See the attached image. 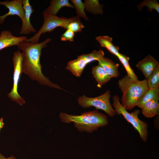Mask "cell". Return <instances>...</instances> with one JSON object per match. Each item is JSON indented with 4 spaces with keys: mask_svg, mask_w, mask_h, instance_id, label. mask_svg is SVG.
Wrapping results in <instances>:
<instances>
[{
    "mask_svg": "<svg viewBox=\"0 0 159 159\" xmlns=\"http://www.w3.org/2000/svg\"><path fill=\"white\" fill-rule=\"evenodd\" d=\"M112 100V105L116 113L118 115H122L138 132L142 140L146 142L148 136V125L146 122L139 118L138 116L140 111L139 110H136L130 113L122 105L120 102V98L118 96H113Z\"/></svg>",
    "mask_w": 159,
    "mask_h": 159,
    "instance_id": "4",
    "label": "cell"
},
{
    "mask_svg": "<svg viewBox=\"0 0 159 159\" xmlns=\"http://www.w3.org/2000/svg\"><path fill=\"white\" fill-rule=\"evenodd\" d=\"M44 22L42 26L38 32L33 36L27 39L25 42L34 43H39V40L42 34L46 32H51L56 28L60 27L67 29L68 24L74 20L77 16L69 18L59 17L47 14L44 11L43 12Z\"/></svg>",
    "mask_w": 159,
    "mask_h": 159,
    "instance_id": "5",
    "label": "cell"
},
{
    "mask_svg": "<svg viewBox=\"0 0 159 159\" xmlns=\"http://www.w3.org/2000/svg\"><path fill=\"white\" fill-rule=\"evenodd\" d=\"M0 159H16V158L14 156L11 155L8 158H6L0 153Z\"/></svg>",
    "mask_w": 159,
    "mask_h": 159,
    "instance_id": "27",
    "label": "cell"
},
{
    "mask_svg": "<svg viewBox=\"0 0 159 159\" xmlns=\"http://www.w3.org/2000/svg\"><path fill=\"white\" fill-rule=\"evenodd\" d=\"M51 40V39L49 38L40 43L24 41L17 45L18 48L22 51V72L41 85L65 91L58 85L52 82L42 72V65L40 63V57L42 49L47 47V44Z\"/></svg>",
    "mask_w": 159,
    "mask_h": 159,
    "instance_id": "1",
    "label": "cell"
},
{
    "mask_svg": "<svg viewBox=\"0 0 159 159\" xmlns=\"http://www.w3.org/2000/svg\"><path fill=\"white\" fill-rule=\"evenodd\" d=\"M77 57V59L69 61L65 69L70 71L74 75L79 77L82 75L87 63L83 58L78 56Z\"/></svg>",
    "mask_w": 159,
    "mask_h": 159,
    "instance_id": "13",
    "label": "cell"
},
{
    "mask_svg": "<svg viewBox=\"0 0 159 159\" xmlns=\"http://www.w3.org/2000/svg\"><path fill=\"white\" fill-rule=\"evenodd\" d=\"M158 101L154 100L145 102L141 108L143 115L147 118H152L158 115L159 112Z\"/></svg>",
    "mask_w": 159,
    "mask_h": 159,
    "instance_id": "16",
    "label": "cell"
},
{
    "mask_svg": "<svg viewBox=\"0 0 159 159\" xmlns=\"http://www.w3.org/2000/svg\"><path fill=\"white\" fill-rule=\"evenodd\" d=\"M147 7L148 11L152 12L153 9L155 10L159 13V4L156 0H145L140 2L137 6L139 11H140L142 8Z\"/></svg>",
    "mask_w": 159,
    "mask_h": 159,
    "instance_id": "23",
    "label": "cell"
},
{
    "mask_svg": "<svg viewBox=\"0 0 159 159\" xmlns=\"http://www.w3.org/2000/svg\"><path fill=\"white\" fill-rule=\"evenodd\" d=\"M117 84L122 93L120 103L127 110L130 111L137 106L142 96L149 89L146 79L134 81L127 75L119 80Z\"/></svg>",
    "mask_w": 159,
    "mask_h": 159,
    "instance_id": "3",
    "label": "cell"
},
{
    "mask_svg": "<svg viewBox=\"0 0 159 159\" xmlns=\"http://www.w3.org/2000/svg\"><path fill=\"white\" fill-rule=\"evenodd\" d=\"M86 11L94 15L103 14L104 5L100 4L98 0H85L84 3Z\"/></svg>",
    "mask_w": 159,
    "mask_h": 159,
    "instance_id": "18",
    "label": "cell"
},
{
    "mask_svg": "<svg viewBox=\"0 0 159 159\" xmlns=\"http://www.w3.org/2000/svg\"></svg>",
    "mask_w": 159,
    "mask_h": 159,
    "instance_id": "29",
    "label": "cell"
},
{
    "mask_svg": "<svg viewBox=\"0 0 159 159\" xmlns=\"http://www.w3.org/2000/svg\"><path fill=\"white\" fill-rule=\"evenodd\" d=\"M0 5L4 6L9 10V12L0 16V24H3L5 19L9 16L16 15L23 21L24 17V11L23 7V0H6L0 1Z\"/></svg>",
    "mask_w": 159,
    "mask_h": 159,
    "instance_id": "8",
    "label": "cell"
},
{
    "mask_svg": "<svg viewBox=\"0 0 159 159\" xmlns=\"http://www.w3.org/2000/svg\"><path fill=\"white\" fill-rule=\"evenodd\" d=\"M73 4L78 17L82 18L85 20H88L89 19L85 11V7L84 3L81 0H71Z\"/></svg>",
    "mask_w": 159,
    "mask_h": 159,
    "instance_id": "24",
    "label": "cell"
},
{
    "mask_svg": "<svg viewBox=\"0 0 159 159\" xmlns=\"http://www.w3.org/2000/svg\"><path fill=\"white\" fill-rule=\"evenodd\" d=\"M74 33L71 30L67 29L66 31L61 36L60 39L62 41H69L70 42L74 41Z\"/></svg>",
    "mask_w": 159,
    "mask_h": 159,
    "instance_id": "26",
    "label": "cell"
},
{
    "mask_svg": "<svg viewBox=\"0 0 159 159\" xmlns=\"http://www.w3.org/2000/svg\"><path fill=\"white\" fill-rule=\"evenodd\" d=\"M147 84L149 88H159V65L146 79Z\"/></svg>",
    "mask_w": 159,
    "mask_h": 159,
    "instance_id": "22",
    "label": "cell"
},
{
    "mask_svg": "<svg viewBox=\"0 0 159 159\" xmlns=\"http://www.w3.org/2000/svg\"><path fill=\"white\" fill-rule=\"evenodd\" d=\"M92 73L97 82V86L99 88H101L111 79L104 69L98 65L92 67Z\"/></svg>",
    "mask_w": 159,
    "mask_h": 159,
    "instance_id": "14",
    "label": "cell"
},
{
    "mask_svg": "<svg viewBox=\"0 0 159 159\" xmlns=\"http://www.w3.org/2000/svg\"><path fill=\"white\" fill-rule=\"evenodd\" d=\"M4 125V123L3 121V118L1 117L0 118V131L1 129L3 127Z\"/></svg>",
    "mask_w": 159,
    "mask_h": 159,
    "instance_id": "28",
    "label": "cell"
},
{
    "mask_svg": "<svg viewBox=\"0 0 159 159\" xmlns=\"http://www.w3.org/2000/svg\"><path fill=\"white\" fill-rule=\"evenodd\" d=\"M85 26L81 21L80 18L77 16L74 20L68 24L67 29H69L75 33L82 32V29Z\"/></svg>",
    "mask_w": 159,
    "mask_h": 159,
    "instance_id": "25",
    "label": "cell"
},
{
    "mask_svg": "<svg viewBox=\"0 0 159 159\" xmlns=\"http://www.w3.org/2000/svg\"><path fill=\"white\" fill-rule=\"evenodd\" d=\"M64 6L74 8V5L68 0H52L50 1L49 7L44 11L49 15L56 16L60 9Z\"/></svg>",
    "mask_w": 159,
    "mask_h": 159,
    "instance_id": "15",
    "label": "cell"
},
{
    "mask_svg": "<svg viewBox=\"0 0 159 159\" xmlns=\"http://www.w3.org/2000/svg\"><path fill=\"white\" fill-rule=\"evenodd\" d=\"M27 39L26 36L15 37L10 31L4 30L0 34V51L6 48L17 45L25 41Z\"/></svg>",
    "mask_w": 159,
    "mask_h": 159,
    "instance_id": "10",
    "label": "cell"
},
{
    "mask_svg": "<svg viewBox=\"0 0 159 159\" xmlns=\"http://www.w3.org/2000/svg\"><path fill=\"white\" fill-rule=\"evenodd\" d=\"M159 65V62L150 55H148L136 65L147 79Z\"/></svg>",
    "mask_w": 159,
    "mask_h": 159,
    "instance_id": "11",
    "label": "cell"
},
{
    "mask_svg": "<svg viewBox=\"0 0 159 159\" xmlns=\"http://www.w3.org/2000/svg\"><path fill=\"white\" fill-rule=\"evenodd\" d=\"M59 117L62 122H73L74 127L80 132L91 133L100 127L107 125L109 123L107 116L97 110L81 113L80 115L61 112Z\"/></svg>",
    "mask_w": 159,
    "mask_h": 159,
    "instance_id": "2",
    "label": "cell"
},
{
    "mask_svg": "<svg viewBox=\"0 0 159 159\" xmlns=\"http://www.w3.org/2000/svg\"><path fill=\"white\" fill-rule=\"evenodd\" d=\"M23 7L24 11V17L22 21L21 28L19 32L20 34L28 35L31 32L35 33L36 29L31 24L30 18L34 11L28 0H23Z\"/></svg>",
    "mask_w": 159,
    "mask_h": 159,
    "instance_id": "9",
    "label": "cell"
},
{
    "mask_svg": "<svg viewBox=\"0 0 159 159\" xmlns=\"http://www.w3.org/2000/svg\"><path fill=\"white\" fill-rule=\"evenodd\" d=\"M98 65L101 67L111 78L119 76L118 67L119 64L110 59L104 57L98 61Z\"/></svg>",
    "mask_w": 159,
    "mask_h": 159,
    "instance_id": "12",
    "label": "cell"
},
{
    "mask_svg": "<svg viewBox=\"0 0 159 159\" xmlns=\"http://www.w3.org/2000/svg\"><path fill=\"white\" fill-rule=\"evenodd\" d=\"M104 53L102 49L98 50H94L89 53L83 54L78 56L84 59L87 64L94 61H98L104 57Z\"/></svg>",
    "mask_w": 159,
    "mask_h": 159,
    "instance_id": "21",
    "label": "cell"
},
{
    "mask_svg": "<svg viewBox=\"0 0 159 159\" xmlns=\"http://www.w3.org/2000/svg\"><path fill=\"white\" fill-rule=\"evenodd\" d=\"M159 100V89L149 88L140 98L137 106L140 108L146 102L152 100Z\"/></svg>",
    "mask_w": 159,
    "mask_h": 159,
    "instance_id": "19",
    "label": "cell"
},
{
    "mask_svg": "<svg viewBox=\"0 0 159 159\" xmlns=\"http://www.w3.org/2000/svg\"><path fill=\"white\" fill-rule=\"evenodd\" d=\"M22 54L19 50L14 52L12 59L14 67L13 86L11 91L8 94V97L11 100L21 106L26 103L18 91V84L22 72Z\"/></svg>",
    "mask_w": 159,
    "mask_h": 159,
    "instance_id": "7",
    "label": "cell"
},
{
    "mask_svg": "<svg viewBox=\"0 0 159 159\" xmlns=\"http://www.w3.org/2000/svg\"><path fill=\"white\" fill-rule=\"evenodd\" d=\"M111 92L107 91L104 94L95 97H90L85 95L79 97L77 99L79 105L84 108L94 107L97 109L104 111L111 117L116 114L110 102Z\"/></svg>",
    "mask_w": 159,
    "mask_h": 159,
    "instance_id": "6",
    "label": "cell"
},
{
    "mask_svg": "<svg viewBox=\"0 0 159 159\" xmlns=\"http://www.w3.org/2000/svg\"><path fill=\"white\" fill-rule=\"evenodd\" d=\"M95 38L101 47L105 48L110 53L117 57L119 55V47L113 44L112 38L107 36H100L96 37Z\"/></svg>",
    "mask_w": 159,
    "mask_h": 159,
    "instance_id": "17",
    "label": "cell"
},
{
    "mask_svg": "<svg viewBox=\"0 0 159 159\" xmlns=\"http://www.w3.org/2000/svg\"><path fill=\"white\" fill-rule=\"evenodd\" d=\"M117 57L124 67L127 73V76L133 81H138V80L137 76L129 64V57L120 53H119Z\"/></svg>",
    "mask_w": 159,
    "mask_h": 159,
    "instance_id": "20",
    "label": "cell"
}]
</instances>
